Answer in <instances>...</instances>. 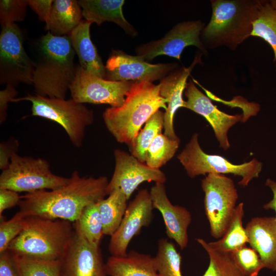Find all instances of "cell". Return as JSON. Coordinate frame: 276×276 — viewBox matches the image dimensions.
Returning <instances> with one entry per match:
<instances>
[{
    "label": "cell",
    "instance_id": "cell-1",
    "mask_svg": "<svg viewBox=\"0 0 276 276\" xmlns=\"http://www.w3.org/2000/svg\"><path fill=\"white\" fill-rule=\"evenodd\" d=\"M105 176L81 177L74 171L67 183L54 190H42L20 196L19 211L26 217L38 216L75 222L88 205L107 195Z\"/></svg>",
    "mask_w": 276,
    "mask_h": 276
},
{
    "label": "cell",
    "instance_id": "cell-2",
    "mask_svg": "<svg viewBox=\"0 0 276 276\" xmlns=\"http://www.w3.org/2000/svg\"><path fill=\"white\" fill-rule=\"evenodd\" d=\"M32 85L35 94L65 99L74 79L75 52L68 35L55 36L49 32L37 44Z\"/></svg>",
    "mask_w": 276,
    "mask_h": 276
},
{
    "label": "cell",
    "instance_id": "cell-3",
    "mask_svg": "<svg viewBox=\"0 0 276 276\" xmlns=\"http://www.w3.org/2000/svg\"><path fill=\"white\" fill-rule=\"evenodd\" d=\"M159 84L144 81L134 82L122 105L110 107L103 112L105 126L116 140L130 147L142 127L160 108H167L159 94Z\"/></svg>",
    "mask_w": 276,
    "mask_h": 276
},
{
    "label": "cell",
    "instance_id": "cell-4",
    "mask_svg": "<svg viewBox=\"0 0 276 276\" xmlns=\"http://www.w3.org/2000/svg\"><path fill=\"white\" fill-rule=\"evenodd\" d=\"M261 0L211 1L210 20L200 38L206 50L225 46L235 50L251 34Z\"/></svg>",
    "mask_w": 276,
    "mask_h": 276
},
{
    "label": "cell",
    "instance_id": "cell-5",
    "mask_svg": "<svg viewBox=\"0 0 276 276\" xmlns=\"http://www.w3.org/2000/svg\"><path fill=\"white\" fill-rule=\"evenodd\" d=\"M75 231L74 224L67 220L26 217L22 231L10 243L8 250L35 259L62 260Z\"/></svg>",
    "mask_w": 276,
    "mask_h": 276
},
{
    "label": "cell",
    "instance_id": "cell-6",
    "mask_svg": "<svg viewBox=\"0 0 276 276\" xmlns=\"http://www.w3.org/2000/svg\"><path fill=\"white\" fill-rule=\"evenodd\" d=\"M20 101L32 103V116L48 119L61 125L77 148L82 145L86 128L94 121L93 110L72 98L65 100L28 94L15 98L12 102Z\"/></svg>",
    "mask_w": 276,
    "mask_h": 276
},
{
    "label": "cell",
    "instance_id": "cell-7",
    "mask_svg": "<svg viewBox=\"0 0 276 276\" xmlns=\"http://www.w3.org/2000/svg\"><path fill=\"white\" fill-rule=\"evenodd\" d=\"M198 134L194 133L177 158L188 175L193 178L210 173L232 174L241 177L238 184L247 187L253 179L258 178L263 164L256 158L241 164H234L225 157L205 153L198 142Z\"/></svg>",
    "mask_w": 276,
    "mask_h": 276
},
{
    "label": "cell",
    "instance_id": "cell-8",
    "mask_svg": "<svg viewBox=\"0 0 276 276\" xmlns=\"http://www.w3.org/2000/svg\"><path fill=\"white\" fill-rule=\"evenodd\" d=\"M68 180V178L52 173L47 160L21 156L15 153L8 167L0 175V189L28 193L56 189L65 185Z\"/></svg>",
    "mask_w": 276,
    "mask_h": 276
},
{
    "label": "cell",
    "instance_id": "cell-9",
    "mask_svg": "<svg viewBox=\"0 0 276 276\" xmlns=\"http://www.w3.org/2000/svg\"><path fill=\"white\" fill-rule=\"evenodd\" d=\"M201 185L211 235L220 239L225 233L237 206V189L233 180L223 174L206 175Z\"/></svg>",
    "mask_w": 276,
    "mask_h": 276
},
{
    "label": "cell",
    "instance_id": "cell-10",
    "mask_svg": "<svg viewBox=\"0 0 276 276\" xmlns=\"http://www.w3.org/2000/svg\"><path fill=\"white\" fill-rule=\"evenodd\" d=\"M34 63L23 45L21 31L15 24L2 28L0 34V83L15 86L32 84Z\"/></svg>",
    "mask_w": 276,
    "mask_h": 276
},
{
    "label": "cell",
    "instance_id": "cell-11",
    "mask_svg": "<svg viewBox=\"0 0 276 276\" xmlns=\"http://www.w3.org/2000/svg\"><path fill=\"white\" fill-rule=\"evenodd\" d=\"M133 83L107 80L77 65L75 78L69 90L71 98L78 103L104 104L118 107L124 103Z\"/></svg>",
    "mask_w": 276,
    "mask_h": 276
},
{
    "label": "cell",
    "instance_id": "cell-12",
    "mask_svg": "<svg viewBox=\"0 0 276 276\" xmlns=\"http://www.w3.org/2000/svg\"><path fill=\"white\" fill-rule=\"evenodd\" d=\"M204 27L205 23L201 20L179 22L162 38L136 47L135 53L147 62L160 55L180 60L183 50L186 47L194 45L202 54L207 55L208 51L200 38Z\"/></svg>",
    "mask_w": 276,
    "mask_h": 276
},
{
    "label": "cell",
    "instance_id": "cell-13",
    "mask_svg": "<svg viewBox=\"0 0 276 276\" xmlns=\"http://www.w3.org/2000/svg\"><path fill=\"white\" fill-rule=\"evenodd\" d=\"M105 66L106 80L152 83L179 67L174 62L151 64L139 55L133 56L114 50L111 52Z\"/></svg>",
    "mask_w": 276,
    "mask_h": 276
},
{
    "label": "cell",
    "instance_id": "cell-14",
    "mask_svg": "<svg viewBox=\"0 0 276 276\" xmlns=\"http://www.w3.org/2000/svg\"><path fill=\"white\" fill-rule=\"evenodd\" d=\"M115 167L107 187L108 195L116 189L121 190L128 200L140 185L144 182L165 183V173L159 169L149 167L131 153L119 149L113 152Z\"/></svg>",
    "mask_w": 276,
    "mask_h": 276
},
{
    "label": "cell",
    "instance_id": "cell-15",
    "mask_svg": "<svg viewBox=\"0 0 276 276\" xmlns=\"http://www.w3.org/2000/svg\"><path fill=\"white\" fill-rule=\"evenodd\" d=\"M153 209L150 192L146 189L140 190L128 205L119 227L110 236L108 250L111 256H123L127 254L132 239L143 227L150 223Z\"/></svg>",
    "mask_w": 276,
    "mask_h": 276
},
{
    "label": "cell",
    "instance_id": "cell-16",
    "mask_svg": "<svg viewBox=\"0 0 276 276\" xmlns=\"http://www.w3.org/2000/svg\"><path fill=\"white\" fill-rule=\"evenodd\" d=\"M184 95L187 98L184 108L204 118L213 129L220 147L224 150H228L230 147L228 131L235 124L243 120V116L231 115L219 110L191 79L187 83Z\"/></svg>",
    "mask_w": 276,
    "mask_h": 276
},
{
    "label": "cell",
    "instance_id": "cell-17",
    "mask_svg": "<svg viewBox=\"0 0 276 276\" xmlns=\"http://www.w3.org/2000/svg\"><path fill=\"white\" fill-rule=\"evenodd\" d=\"M75 229L72 241L62 260V276H107L100 246L93 245L75 226Z\"/></svg>",
    "mask_w": 276,
    "mask_h": 276
},
{
    "label": "cell",
    "instance_id": "cell-18",
    "mask_svg": "<svg viewBox=\"0 0 276 276\" xmlns=\"http://www.w3.org/2000/svg\"><path fill=\"white\" fill-rule=\"evenodd\" d=\"M149 192L154 209L162 215L167 236L184 249L189 242L188 229L192 221L190 212L186 208L171 202L164 183H155Z\"/></svg>",
    "mask_w": 276,
    "mask_h": 276
},
{
    "label": "cell",
    "instance_id": "cell-19",
    "mask_svg": "<svg viewBox=\"0 0 276 276\" xmlns=\"http://www.w3.org/2000/svg\"><path fill=\"white\" fill-rule=\"evenodd\" d=\"M202 54L196 55L189 66H179L162 79L159 83L160 95L166 99L167 104L164 112V133L172 139H179L174 128V118L179 108H184L183 94L187 80L194 67L201 62Z\"/></svg>",
    "mask_w": 276,
    "mask_h": 276
},
{
    "label": "cell",
    "instance_id": "cell-20",
    "mask_svg": "<svg viewBox=\"0 0 276 276\" xmlns=\"http://www.w3.org/2000/svg\"><path fill=\"white\" fill-rule=\"evenodd\" d=\"M248 243L259 255L264 268L276 271V220L255 217L247 223Z\"/></svg>",
    "mask_w": 276,
    "mask_h": 276
},
{
    "label": "cell",
    "instance_id": "cell-21",
    "mask_svg": "<svg viewBox=\"0 0 276 276\" xmlns=\"http://www.w3.org/2000/svg\"><path fill=\"white\" fill-rule=\"evenodd\" d=\"M85 20L100 26L105 21L112 22L121 27L132 37L138 33L134 27L125 18L123 13L124 0H80Z\"/></svg>",
    "mask_w": 276,
    "mask_h": 276
},
{
    "label": "cell",
    "instance_id": "cell-22",
    "mask_svg": "<svg viewBox=\"0 0 276 276\" xmlns=\"http://www.w3.org/2000/svg\"><path fill=\"white\" fill-rule=\"evenodd\" d=\"M91 22L82 20L68 36L75 54L78 56L80 66L85 71L104 79L105 66L91 40Z\"/></svg>",
    "mask_w": 276,
    "mask_h": 276
},
{
    "label": "cell",
    "instance_id": "cell-23",
    "mask_svg": "<svg viewBox=\"0 0 276 276\" xmlns=\"http://www.w3.org/2000/svg\"><path fill=\"white\" fill-rule=\"evenodd\" d=\"M109 276H160L154 257L131 250L123 256H111L105 263Z\"/></svg>",
    "mask_w": 276,
    "mask_h": 276
},
{
    "label": "cell",
    "instance_id": "cell-24",
    "mask_svg": "<svg viewBox=\"0 0 276 276\" xmlns=\"http://www.w3.org/2000/svg\"><path fill=\"white\" fill-rule=\"evenodd\" d=\"M82 10L78 1H53L46 29L57 36L68 35L81 21Z\"/></svg>",
    "mask_w": 276,
    "mask_h": 276
},
{
    "label": "cell",
    "instance_id": "cell-25",
    "mask_svg": "<svg viewBox=\"0 0 276 276\" xmlns=\"http://www.w3.org/2000/svg\"><path fill=\"white\" fill-rule=\"evenodd\" d=\"M127 200L124 193L116 189L98 201L104 235L111 236L118 228L128 206Z\"/></svg>",
    "mask_w": 276,
    "mask_h": 276
},
{
    "label": "cell",
    "instance_id": "cell-26",
    "mask_svg": "<svg viewBox=\"0 0 276 276\" xmlns=\"http://www.w3.org/2000/svg\"><path fill=\"white\" fill-rule=\"evenodd\" d=\"M244 204L237 205L226 231L218 240L208 242L213 249L223 252H233L248 243L247 233L243 226Z\"/></svg>",
    "mask_w": 276,
    "mask_h": 276
},
{
    "label": "cell",
    "instance_id": "cell-27",
    "mask_svg": "<svg viewBox=\"0 0 276 276\" xmlns=\"http://www.w3.org/2000/svg\"><path fill=\"white\" fill-rule=\"evenodd\" d=\"M251 36L261 38L271 47L276 71V10L272 8L269 1L261 0Z\"/></svg>",
    "mask_w": 276,
    "mask_h": 276
},
{
    "label": "cell",
    "instance_id": "cell-28",
    "mask_svg": "<svg viewBox=\"0 0 276 276\" xmlns=\"http://www.w3.org/2000/svg\"><path fill=\"white\" fill-rule=\"evenodd\" d=\"M164 125V112L159 110L150 118L139 131L129 147L130 153L145 163L148 148L155 137L162 133Z\"/></svg>",
    "mask_w": 276,
    "mask_h": 276
},
{
    "label": "cell",
    "instance_id": "cell-29",
    "mask_svg": "<svg viewBox=\"0 0 276 276\" xmlns=\"http://www.w3.org/2000/svg\"><path fill=\"white\" fill-rule=\"evenodd\" d=\"M19 276H61L62 260H43L10 252Z\"/></svg>",
    "mask_w": 276,
    "mask_h": 276
},
{
    "label": "cell",
    "instance_id": "cell-30",
    "mask_svg": "<svg viewBox=\"0 0 276 276\" xmlns=\"http://www.w3.org/2000/svg\"><path fill=\"white\" fill-rule=\"evenodd\" d=\"M74 225L89 243L100 246L104 234L98 202L87 206Z\"/></svg>",
    "mask_w": 276,
    "mask_h": 276
},
{
    "label": "cell",
    "instance_id": "cell-31",
    "mask_svg": "<svg viewBox=\"0 0 276 276\" xmlns=\"http://www.w3.org/2000/svg\"><path fill=\"white\" fill-rule=\"evenodd\" d=\"M179 144V139H172L164 133L158 134L148 148L145 163L150 168L159 169L174 156Z\"/></svg>",
    "mask_w": 276,
    "mask_h": 276
},
{
    "label": "cell",
    "instance_id": "cell-32",
    "mask_svg": "<svg viewBox=\"0 0 276 276\" xmlns=\"http://www.w3.org/2000/svg\"><path fill=\"white\" fill-rule=\"evenodd\" d=\"M154 260L160 276H182L180 268L181 256L174 244L167 239L158 240Z\"/></svg>",
    "mask_w": 276,
    "mask_h": 276
},
{
    "label": "cell",
    "instance_id": "cell-33",
    "mask_svg": "<svg viewBox=\"0 0 276 276\" xmlns=\"http://www.w3.org/2000/svg\"><path fill=\"white\" fill-rule=\"evenodd\" d=\"M196 240L209 257V264L203 276H242L234 263L230 252L215 250L203 239L197 238Z\"/></svg>",
    "mask_w": 276,
    "mask_h": 276
},
{
    "label": "cell",
    "instance_id": "cell-34",
    "mask_svg": "<svg viewBox=\"0 0 276 276\" xmlns=\"http://www.w3.org/2000/svg\"><path fill=\"white\" fill-rule=\"evenodd\" d=\"M230 253L242 276H258L264 268L259 255L250 247L245 245Z\"/></svg>",
    "mask_w": 276,
    "mask_h": 276
},
{
    "label": "cell",
    "instance_id": "cell-35",
    "mask_svg": "<svg viewBox=\"0 0 276 276\" xmlns=\"http://www.w3.org/2000/svg\"><path fill=\"white\" fill-rule=\"evenodd\" d=\"M26 0H1L0 22L2 28L23 20L27 15Z\"/></svg>",
    "mask_w": 276,
    "mask_h": 276
},
{
    "label": "cell",
    "instance_id": "cell-36",
    "mask_svg": "<svg viewBox=\"0 0 276 276\" xmlns=\"http://www.w3.org/2000/svg\"><path fill=\"white\" fill-rule=\"evenodd\" d=\"M26 217L19 211L8 220L0 223V254L8 250L10 243L21 232Z\"/></svg>",
    "mask_w": 276,
    "mask_h": 276
},
{
    "label": "cell",
    "instance_id": "cell-37",
    "mask_svg": "<svg viewBox=\"0 0 276 276\" xmlns=\"http://www.w3.org/2000/svg\"><path fill=\"white\" fill-rule=\"evenodd\" d=\"M19 147L18 141L13 137L0 144V169L2 171L6 169L9 164L12 155L17 153Z\"/></svg>",
    "mask_w": 276,
    "mask_h": 276
},
{
    "label": "cell",
    "instance_id": "cell-38",
    "mask_svg": "<svg viewBox=\"0 0 276 276\" xmlns=\"http://www.w3.org/2000/svg\"><path fill=\"white\" fill-rule=\"evenodd\" d=\"M28 5L45 23L48 21L52 7V0H27Z\"/></svg>",
    "mask_w": 276,
    "mask_h": 276
},
{
    "label": "cell",
    "instance_id": "cell-39",
    "mask_svg": "<svg viewBox=\"0 0 276 276\" xmlns=\"http://www.w3.org/2000/svg\"><path fill=\"white\" fill-rule=\"evenodd\" d=\"M15 86L7 85L6 88L0 91V123L5 122L7 117L8 104L12 102L17 95Z\"/></svg>",
    "mask_w": 276,
    "mask_h": 276
},
{
    "label": "cell",
    "instance_id": "cell-40",
    "mask_svg": "<svg viewBox=\"0 0 276 276\" xmlns=\"http://www.w3.org/2000/svg\"><path fill=\"white\" fill-rule=\"evenodd\" d=\"M20 196L13 190L0 189V217L3 219V213L7 209L18 205Z\"/></svg>",
    "mask_w": 276,
    "mask_h": 276
},
{
    "label": "cell",
    "instance_id": "cell-41",
    "mask_svg": "<svg viewBox=\"0 0 276 276\" xmlns=\"http://www.w3.org/2000/svg\"><path fill=\"white\" fill-rule=\"evenodd\" d=\"M0 276H19L10 252L0 254Z\"/></svg>",
    "mask_w": 276,
    "mask_h": 276
},
{
    "label": "cell",
    "instance_id": "cell-42",
    "mask_svg": "<svg viewBox=\"0 0 276 276\" xmlns=\"http://www.w3.org/2000/svg\"><path fill=\"white\" fill-rule=\"evenodd\" d=\"M265 185L272 191L273 197L271 200L263 205L265 210H272L275 212V219L276 220V181L268 178L265 181Z\"/></svg>",
    "mask_w": 276,
    "mask_h": 276
},
{
    "label": "cell",
    "instance_id": "cell-43",
    "mask_svg": "<svg viewBox=\"0 0 276 276\" xmlns=\"http://www.w3.org/2000/svg\"><path fill=\"white\" fill-rule=\"evenodd\" d=\"M271 6L276 10V0L269 1Z\"/></svg>",
    "mask_w": 276,
    "mask_h": 276
},
{
    "label": "cell",
    "instance_id": "cell-44",
    "mask_svg": "<svg viewBox=\"0 0 276 276\" xmlns=\"http://www.w3.org/2000/svg\"><path fill=\"white\" fill-rule=\"evenodd\" d=\"M61 276H62V275H61Z\"/></svg>",
    "mask_w": 276,
    "mask_h": 276
}]
</instances>
